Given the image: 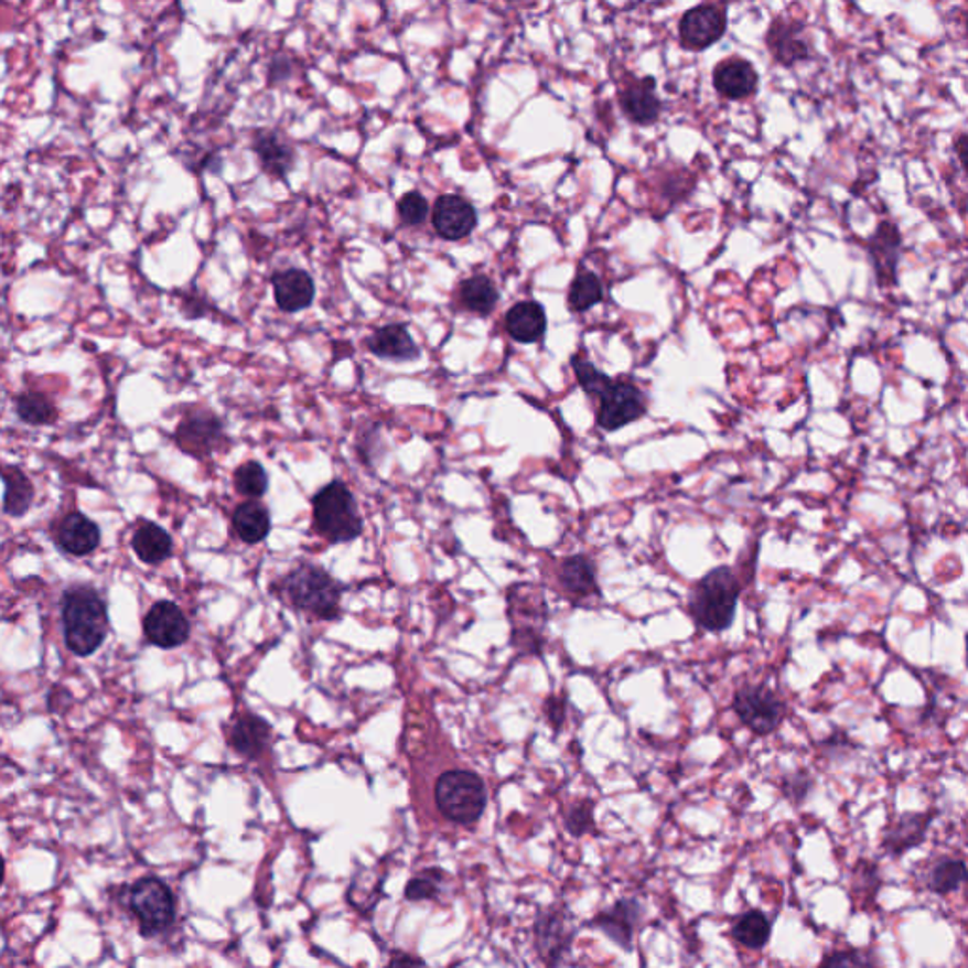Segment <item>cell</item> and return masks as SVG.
<instances>
[{"label": "cell", "mask_w": 968, "mask_h": 968, "mask_svg": "<svg viewBox=\"0 0 968 968\" xmlns=\"http://www.w3.org/2000/svg\"><path fill=\"white\" fill-rule=\"evenodd\" d=\"M571 367L584 394L596 399V424L602 430L617 431L645 417L647 398L637 386L607 377L581 356L571 358Z\"/></svg>", "instance_id": "1"}, {"label": "cell", "mask_w": 968, "mask_h": 968, "mask_svg": "<svg viewBox=\"0 0 968 968\" xmlns=\"http://www.w3.org/2000/svg\"><path fill=\"white\" fill-rule=\"evenodd\" d=\"M63 636L76 657H89L108 636V607L89 584H74L63 594Z\"/></svg>", "instance_id": "2"}, {"label": "cell", "mask_w": 968, "mask_h": 968, "mask_svg": "<svg viewBox=\"0 0 968 968\" xmlns=\"http://www.w3.org/2000/svg\"><path fill=\"white\" fill-rule=\"evenodd\" d=\"M742 584L729 566H717L692 584L689 592L690 617L698 628L711 634L729 631L736 617Z\"/></svg>", "instance_id": "3"}, {"label": "cell", "mask_w": 968, "mask_h": 968, "mask_svg": "<svg viewBox=\"0 0 968 968\" xmlns=\"http://www.w3.org/2000/svg\"><path fill=\"white\" fill-rule=\"evenodd\" d=\"M280 592L292 607L322 621H335L341 615L343 587L320 566H295L280 581Z\"/></svg>", "instance_id": "4"}, {"label": "cell", "mask_w": 968, "mask_h": 968, "mask_svg": "<svg viewBox=\"0 0 968 968\" xmlns=\"http://www.w3.org/2000/svg\"><path fill=\"white\" fill-rule=\"evenodd\" d=\"M312 523L314 530L333 545L354 541L364 531L356 498L341 481L325 484L312 496Z\"/></svg>", "instance_id": "5"}, {"label": "cell", "mask_w": 968, "mask_h": 968, "mask_svg": "<svg viewBox=\"0 0 968 968\" xmlns=\"http://www.w3.org/2000/svg\"><path fill=\"white\" fill-rule=\"evenodd\" d=\"M486 787L470 770H449L435 783V804L449 821L473 825L486 809Z\"/></svg>", "instance_id": "6"}, {"label": "cell", "mask_w": 968, "mask_h": 968, "mask_svg": "<svg viewBox=\"0 0 968 968\" xmlns=\"http://www.w3.org/2000/svg\"><path fill=\"white\" fill-rule=\"evenodd\" d=\"M129 908L144 938L163 935L176 922V899L163 880L144 875L129 891Z\"/></svg>", "instance_id": "7"}, {"label": "cell", "mask_w": 968, "mask_h": 968, "mask_svg": "<svg viewBox=\"0 0 968 968\" xmlns=\"http://www.w3.org/2000/svg\"><path fill=\"white\" fill-rule=\"evenodd\" d=\"M732 711L753 734L770 736L787 716V703L766 684H743L734 692Z\"/></svg>", "instance_id": "8"}, {"label": "cell", "mask_w": 968, "mask_h": 968, "mask_svg": "<svg viewBox=\"0 0 968 968\" xmlns=\"http://www.w3.org/2000/svg\"><path fill=\"white\" fill-rule=\"evenodd\" d=\"M174 443L180 451L203 460L222 451L229 444V439L222 418L213 411L200 409L180 420L179 428L174 431Z\"/></svg>", "instance_id": "9"}, {"label": "cell", "mask_w": 968, "mask_h": 968, "mask_svg": "<svg viewBox=\"0 0 968 968\" xmlns=\"http://www.w3.org/2000/svg\"><path fill=\"white\" fill-rule=\"evenodd\" d=\"M645 915L647 910L644 902L636 896H623L613 902L610 908L598 912L591 922L587 923V927L596 928L615 946L624 949L626 954H632L637 931L644 927Z\"/></svg>", "instance_id": "10"}, {"label": "cell", "mask_w": 968, "mask_h": 968, "mask_svg": "<svg viewBox=\"0 0 968 968\" xmlns=\"http://www.w3.org/2000/svg\"><path fill=\"white\" fill-rule=\"evenodd\" d=\"M536 949L545 965H560L566 955H570L571 944L576 938L573 915L566 906H551L544 910L536 919L534 927Z\"/></svg>", "instance_id": "11"}, {"label": "cell", "mask_w": 968, "mask_h": 968, "mask_svg": "<svg viewBox=\"0 0 968 968\" xmlns=\"http://www.w3.org/2000/svg\"><path fill=\"white\" fill-rule=\"evenodd\" d=\"M729 20L723 8L700 4L687 10L677 23L679 44L689 52H703L723 39Z\"/></svg>", "instance_id": "12"}, {"label": "cell", "mask_w": 968, "mask_h": 968, "mask_svg": "<svg viewBox=\"0 0 968 968\" xmlns=\"http://www.w3.org/2000/svg\"><path fill=\"white\" fill-rule=\"evenodd\" d=\"M617 100L624 118L636 126H653L663 114V100L657 94L655 76H626L619 84Z\"/></svg>", "instance_id": "13"}, {"label": "cell", "mask_w": 968, "mask_h": 968, "mask_svg": "<svg viewBox=\"0 0 968 968\" xmlns=\"http://www.w3.org/2000/svg\"><path fill=\"white\" fill-rule=\"evenodd\" d=\"M144 634L150 644L160 649H174L190 639V621L179 605L161 600L150 607L144 617Z\"/></svg>", "instance_id": "14"}, {"label": "cell", "mask_w": 968, "mask_h": 968, "mask_svg": "<svg viewBox=\"0 0 968 968\" xmlns=\"http://www.w3.org/2000/svg\"><path fill=\"white\" fill-rule=\"evenodd\" d=\"M764 44L772 60L782 67H795L803 61L811 60L809 42L804 36V23L793 18H776L764 34Z\"/></svg>", "instance_id": "15"}, {"label": "cell", "mask_w": 968, "mask_h": 968, "mask_svg": "<svg viewBox=\"0 0 968 968\" xmlns=\"http://www.w3.org/2000/svg\"><path fill=\"white\" fill-rule=\"evenodd\" d=\"M431 224L444 240H462L477 227V211L462 195H441L431 211Z\"/></svg>", "instance_id": "16"}, {"label": "cell", "mask_w": 968, "mask_h": 968, "mask_svg": "<svg viewBox=\"0 0 968 968\" xmlns=\"http://www.w3.org/2000/svg\"><path fill=\"white\" fill-rule=\"evenodd\" d=\"M935 811H906L889 821L883 829L882 848L888 856L901 857L919 848L935 821Z\"/></svg>", "instance_id": "17"}, {"label": "cell", "mask_w": 968, "mask_h": 968, "mask_svg": "<svg viewBox=\"0 0 968 968\" xmlns=\"http://www.w3.org/2000/svg\"><path fill=\"white\" fill-rule=\"evenodd\" d=\"M713 87L723 99H750L759 89V73L750 61L732 55L713 68Z\"/></svg>", "instance_id": "18"}, {"label": "cell", "mask_w": 968, "mask_h": 968, "mask_svg": "<svg viewBox=\"0 0 968 968\" xmlns=\"http://www.w3.org/2000/svg\"><path fill=\"white\" fill-rule=\"evenodd\" d=\"M55 544L71 557H87L99 549L100 528L82 513H68L57 525Z\"/></svg>", "instance_id": "19"}, {"label": "cell", "mask_w": 968, "mask_h": 968, "mask_svg": "<svg viewBox=\"0 0 968 968\" xmlns=\"http://www.w3.org/2000/svg\"><path fill=\"white\" fill-rule=\"evenodd\" d=\"M272 292L280 311L299 312L312 305L316 286L303 269H286L272 277Z\"/></svg>", "instance_id": "20"}, {"label": "cell", "mask_w": 968, "mask_h": 968, "mask_svg": "<svg viewBox=\"0 0 968 968\" xmlns=\"http://www.w3.org/2000/svg\"><path fill=\"white\" fill-rule=\"evenodd\" d=\"M367 348L380 359L390 362H415L420 358L415 338L405 324H388L378 327L367 338Z\"/></svg>", "instance_id": "21"}, {"label": "cell", "mask_w": 968, "mask_h": 968, "mask_svg": "<svg viewBox=\"0 0 968 968\" xmlns=\"http://www.w3.org/2000/svg\"><path fill=\"white\" fill-rule=\"evenodd\" d=\"M558 581L571 598L587 600V598H602L600 584H598V570L594 560L587 555H573L562 560L558 570Z\"/></svg>", "instance_id": "22"}, {"label": "cell", "mask_w": 968, "mask_h": 968, "mask_svg": "<svg viewBox=\"0 0 968 968\" xmlns=\"http://www.w3.org/2000/svg\"><path fill=\"white\" fill-rule=\"evenodd\" d=\"M505 332L523 345H534L547 332V314L538 301H520L505 314Z\"/></svg>", "instance_id": "23"}, {"label": "cell", "mask_w": 968, "mask_h": 968, "mask_svg": "<svg viewBox=\"0 0 968 968\" xmlns=\"http://www.w3.org/2000/svg\"><path fill=\"white\" fill-rule=\"evenodd\" d=\"M901 245V232L891 222L880 224V227L875 229L874 237L870 239L869 254L880 284H891V282L895 284Z\"/></svg>", "instance_id": "24"}, {"label": "cell", "mask_w": 968, "mask_h": 968, "mask_svg": "<svg viewBox=\"0 0 968 968\" xmlns=\"http://www.w3.org/2000/svg\"><path fill=\"white\" fill-rule=\"evenodd\" d=\"M259 165L275 179H286L295 163L293 148L277 131H261L252 140Z\"/></svg>", "instance_id": "25"}, {"label": "cell", "mask_w": 968, "mask_h": 968, "mask_svg": "<svg viewBox=\"0 0 968 968\" xmlns=\"http://www.w3.org/2000/svg\"><path fill=\"white\" fill-rule=\"evenodd\" d=\"M269 740H271V724L256 713L237 717L229 732V745L246 759H258L263 755Z\"/></svg>", "instance_id": "26"}, {"label": "cell", "mask_w": 968, "mask_h": 968, "mask_svg": "<svg viewBox=\"0 0 968 968\" xmlns=\"http://www.w3.org/2000/svg\"><path fill=\"white\" fill-rule=\"evenodd\" d=\"M0 481L4 483L2 509L10 517H23L33 505V481L18 465L7 464H0Z\"/></svg>", "instance_id": "27"}, {"label": "cell", "mask_w": 968, "mask_h": 968, "mask_svg": "<svg viewBox=\"0 0 968 968\" xmlns=\"http://www.w3.org/2000/svg\"><path fill=\"white\" fill-rule=\"evenodd\" d=\"M730 936L742 948L761 951L772 938V919L763 910L751 908L736 915L730 925Z\"/></svg>", "instance_id": "28"}, {"label": "cell", "mask_w": 968, "mask_h": 968, "mask_svg": "<svg viewBox=\"0 0 968 968\" xmlns=\"http://www.w3.org/2000/svg\"><path fill=\"white\" fill-rule=\"evenodd\" d=\"M135 555L140 562L148 566H160L173 555V538L155 523H142L135 530L131 539Z\"/></svg>", "instance_id": "29"}, {"label": "cell", "mask_w": 968, "mask_h": 968, "mask_svg": "<svg viewBox=\"0 0 968 968\" xmlns=\"http://www.w3.org/2000/svg\"><path fill=\"white\" fill-rule=\"evenodd\" d=\"M233 530L245 544H261L271 531V513L256 499L245 502L233 513Z\"/></svg>", "instance_id": "30"}, {"label": "cell", "mask_w": 968, "mask_h": 968, "mask_svg": "<svg viewBox=\"0 0 968 968\" xmlns=\"http://www.w3.org/2000/svg\"><path fill=\"white\" fill-rule=\"evenodd\" d=\"M967 878V864L961 857L942 856L931 864L925 875V888L935 895L948 896L959 891Z\"/></svg>", "instance_id": "31"}, {"label": "cell", "mask_w": 968, "mask_h": 968, "mask_svg": "<svg viewBox=\"0 0 968 968\" xmlns=\"http://www.w3.org/2000/svg\"><path fill=\"white\" fill-rule=\"evenodd\" d=\"M458 298L465 311L475 312L478 316H488L498 305L499 292L491 277L473 275L470 279L462 280Z\"/></svg>", "instance_id": "32"}, {"label": "cell", "mask_w": 968, "mask_h": 968, "mask_svg": "<svg viewBox=\"0 0 968 968\" xmlns=\"http://www.w3.org/2000/svg\"><path fill=\"white\" fill-rule=\"evenodd\" d=\"M18 417L31 426H52L57 422L60 411L54 401L41 391H25L15 398Z\"/></svg>", "instance_id": "33"}, {"label": "cell", "mask_w": 968, "mask_h": 968, "mask_svg": "<svg viewBox=\"0 0 968 968\" xmlns=\"http://www.w3.org/2000/svg\"><path fill=\"white\" fill-rule=\"evenodd\" d=\"M604 299V286L598 279L596 272L579 271L578 277L571 280L568 292V306L573 312H587Z\"/></svg>", "instance_id": "34"}, {"label": "cell", "mask_w": 968, "mask_h": 968, "mask_svg": "<svg viewBox=\"0 0 968 968\" xmlns=\"http://www.w3.org/2000/svg\"><path fill=\"white\" fill-rule=\"evenodd\" d=\"M233 484L240 496L258 499L266 496L267 488H269V475H267L266 467L259 462L248 460L233 473Z\"/></svg>", "instance_id": "35"}, {"label": "cell", "mask_w": 968, "mask_h": 968, "mask_svg": "<svg viewBox=\"0 0 968 968\" xmlns=\"http://www.w3.org/2000/svg\"><path fill=\"white\" fill-rule=\"evenodd\" d=\"M596 804L591 798H583L579 803L571 804L566 809L564 825L571 836H584L596 832V819H594Z\"/></svg>", "instance_id": "36"}, {"label": "cell", "mask_w": 968, "mask_h": 968, "mask_svg": "<svg viewBox=\"0 0 968 968\" xmlns=\"http://www.w3.org/2000/svg\"><path fill=\"white\" fill-rule=\"evenodd\" d=\"M814 787H816V777L811 776L808 770L789 772L782 777V783H779L783 798L793 806H803L808 800L809 795L814 793Z\"/></svg>", "instance_id": "37"}, {"label": "cell", "mask_w": 968, "mask_h": 968, "mask_svg": "<svg viewBox=\"0 0 968 968\" xmlns=\"http://www.w3.org/2000/svg\"><path fill=\"white\" fill-rule=\"evenodd\" d=\"M441 882H443V872L441 870H424V872L415 875L411 882L407 883L405 899L412 902L433 899V896H438Z\"/></svg>", "instance_id": "38"}, {"label": "cell", "mask_w": 968, "mask_h": 968, "mask_svg": "<svg viewBox=\"0 0 968 968\" xmlns=\"http://www.w3.org/2000/svg\"><path fill=\"white\" fill-rule=\"evenodd\" d=\"M430 214V205L420 192L405 193L398 201V216L404 226H420Z\"/></svg>", "instance_id": "39"}, {"label": "cell", "mask_w": 968, "mask_h": 968, "mask_svg": "<svg viewBox=\"0 0 968 968\" xmlns=\"http://www.w3.org/2000/svg\"><path fill=\"white\" fill-rule=\"evenodd\" d=\"M822 967H870L875 965V959L870 954L859 949H843V951H830L821 959Z\"/></svg>", "instance_id": "40"}, {"label": "cell", "mask_w": 968, "mask_h": 968, "mask_svg": "<svg viewBox=\"0 0 968 968\" xmlns=\"http://www.w3.org/2000/svg\"><path fill=\"white\" fill-rule=\"evenodd\" d=\"M545 717H547V721L551 724L552 729L562 730L566 723V717H568V698L566 697H557V695H551V697L547 698L544 703Z\"/></svg>", "instance_id": "41"}, {"label": "cell", "mask_w": 968, "mask_h": 968, "mask_svg": "<svg viewBox=\"0 0 968 968\" xmlns=\"http://www.w3.org/2000/svg\"><path fill=\"white\" fill-rule=\"evenodd\" d=\"M819 747L821 750L827 751L830 756L835 753L836 750H857V743H853V740H849L848 734L843 732V730L835 729L830 732L829 738H825L821 743H819Z\"/></svg>", "instance_id": "42"}, {"label": "cell", "mask_w": 968, "mask_h": 968, "mask_svg": "<svg viewBox=\"0 0 968 968\" xmlns=\"http://www.w3.org/2000/svg\"><path fill=\"white\" fill-rule=\"evenodd\" d=\"M290 76H292V63L290 61L284 60V57L272 61L271 67H269V84L284 82Z\"/></svg>", "instance_id": "43"}, {"label": "cell", "mask_w": 968, "mask_h": 968, "mask_svg": "<svg viewBox=\"0 0 968 968\" xmlns=\"http://www.w3.org/2000/svg\"><path fill=\"white\" fill-rule=\"evenodd\" d=\"M422 959H418V957H409V955H398V957H391L390 965H422Z\"/></svg>", "instance_id": "44"}, {"label": "cell", "mask_w": 968, "mask_h": 968, "mask_svg": "<svg viewBox=\"0 0 968 968\" xmlns=\"http://www.w3.org/2000/svg\"><path fill=\"white\" fill-rule=\"evenodd\" d=\"M4 874H7V864H4V859L0 856V885L4 882Z\"/></svg>", "instance_id": "45"}]
</instances>
